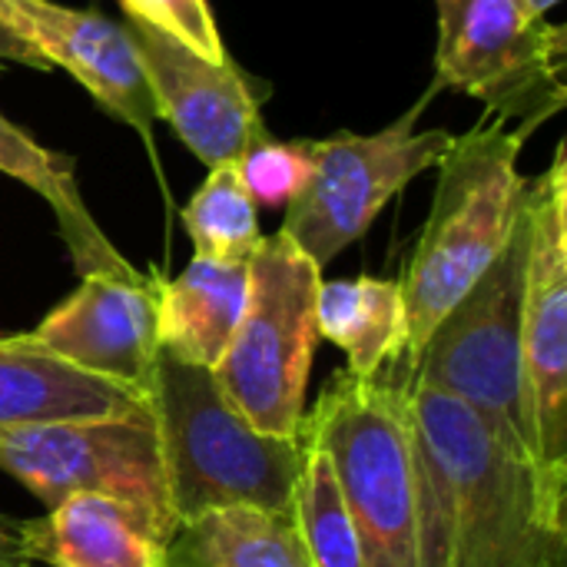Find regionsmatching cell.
Wrapping results in <instances>:
<instances>
[{
    "instance_id": "26",
    "label": "cell",
    "mask_w": 567,
    "mask_h": 567,
    "mask_svg": "<svg viewBox=\"0 0 567 567\" xmlns=\"http://www.w3.org/2000/svg\"><path fill=\"white\" fill-rule=\"evenodd\" d=\"M561 0H522V7L528 10V13H535V17H548V10L551 7H558Z\"/></svg>"
},
{
    "instance_id": "9",
    "label": "cell",
    "mask_w": 567,
    "mask_h": 567,
    "mask_svg": "<svg viewBox=\"0 0 567 567\" xmlns=\"http://www.w3.org/2000/svg\"><path fill=\"white\" fill-rule=\"evenodd\" d=\"M528 262L522 309V389L538 455V475L567 508V150L525 183Z\"/></svg>"
},
{
    "instance_id": "13",
    "label": "cell",
    "mask_w": 567,
    "mask_h": 567,
    "mask_svg": "<svg viewBox=\"0 0 567 567\" xmlns=\"http://www.w3.org/2000/svg\"><path fill=\"white\" fill-rule=\"evenodd\" d=\"M0 20L10 23L50 70H66L106 113L150 140L156 110L123 23L53 0H0Z\"/></svg>"
},
{
    "instance_id": "4",
    "label": "cell",
    "mask_w": 567,
    "mask_h": 567,
    "mask_svg": "<svg viewBox=\"0 0 567 567\" xmlns=\"http://www.w3.org/2000/svg\"><path fill=\"white\" fill-rule=\"evenodd\" d=\"M299 435L329 458L365 567H415V442L402 365L372 379L339 372Z\"/></svg>"
},
{
    "instance_id": "25",
    "label": "cell",
    "mask_w": 567,
    "mask_h": 567,
    "mask_svg": "<svg viewBox=\"0 0 567 567\" xmlns=\"http://www.w3.org/2000/svg\"><path fill=\"white\" fill-rule=\"evenodd\" d=\"M27 551V542H23V522H13L7 515H0V565L13 555Z\"/></svg>"
},
{
    "instance_id": "17",
    "label": "cell",
    "mask_w": 567,
    "mask_h": 567,
    "mask_svg": "<svg viewBox=\"0 0 567 567\" xmlns=\"http://www.w3.org/2000/svg\"><path fill=\"white\" fill-rule=\"evenodd\" d=\"M166 567H312L296 505H226L179 522L166 542Z\"/></svg>"
},
{
    "instance_id": "12",
    "label": "cell",
    "mask_w": 567,
    "mask_h": 567,
    "mask_svg": "<svg viewBox=\"0 0 567 567\" xmlns=\"http://www.w3.org/2000/svg\"><path fill=\"white\" fill-rule=\"evenodd\" d=\"M30 336L70 365L146 395L159 355V276H83Z\"/></svg>"
},
{
    "instance_id": "20",
    "label": "cell",
    "mask_w": 567,
    "mask_h": 567,
    "mask_svg": "<svg viewBox=\"0 0 567 567\" xmlns=\"http://www.w3.org/2000/svg\"><path fill=\"white\" fill-rule=\"evenodd\" d=\"M183 226L193 256L206 259H252L259 233V206L246 193L236 159L209 169L206 183L183 206Z\"/></svg>"
},
{
    "instance_id": "10",
    "label": "cell",
    "mask_w": 567,
    "mask_h": 567,
    "mask_svg": "<svg viewBox=\"0 0 567 567\" xmlns=\"http://www.w3.org/2000/svg\"><path fill=\"white\" fill-rule=\"evenodd\" d=\"M0 472L17 478L47 512L73 495H106L176 532L153 415L0 432Z\"/></svg>"
},
{
    "instance_id": "5",
    "label": "cell",
    "mask_w": 567,
    "mask_h": 567,
    "mask_svg": "<svg viewBox=\"0 0 567 567\" xmlns=\"http://www.w3.org/2000/svg\"><path fill=\"white\" fill-rule=\"evenodd\" d=\"M528 183V179H525ZM528 193L512 226L508 243L475 286L442 316L429 342L402 372L412 385L435 389L465 402L492 435L538 468L535 439L522 389V309L528 262Z\"/></svg>"
},
{
    "instance_id": "21",
    "label": "cell",
    "mask_w": 567,
    "mask_h": 567,
    "mask_svg": "<svg viewBox=\"0 0 567 567\" xmlns=\"http://www.w3.org/2000/svg\"><path fill=\"white\" fill-rule=\"evenodd\" d=\"M296 518L312 567H365L355 525L342 505L329 458L309 442H306V465L296 485Z\"/></svg>"
},
{
    "instance_id": "23",
    "label": "cell",
    "mask_w": 567,
    "mask_h": 567,
    "mask_svg": "<svg viewBox=\"0 0 567 567\" xmlns=\"http://www.w3.org/2000/svg\"><path fill=\"white\" fill-rule=\"evenodd\" d=\"M130 20L146 23L209 63H229L206 0H120Z\"/></svg>"
},
{
    "instance_id": "6",
    "label": "cell",
    "mask_w": 567,
    "mask_h": 567,
    "mask_svg": "<svg viewBox=\"0 0 567 567\" xmlns=\"http://www.w3.org/2000/svg\"><path fill=\"white\" fill-rule=\"evenodd\" d=\"M322 269L279 229L249 259V296L236 336L213 369L223 399L262 435L296 439L319 346Z\"/></svg>"
},
{
    "instance_id": "11",
    "label": "cell",
    "mask_w": 567,
    "mask_h": 567,
    "mask_svg": "<svg viewBox=\"0 0 567 567\" xmlns=\"http://www.w3.org/2000/svg\"><path fill=\"white\" fill-rule=\"evenodd\" d=\"M126 30L133 37L156 120H166L199 163L209 169L233 163L269 136L259 116L252 76H246L233 60L209 63L136 20H130Z\"/></svg>"
},
{
    "instance_id": "19",
    "label": "cell",
    "mask_w": 567,
    "mask_h": 567,
    "mask_svg": "<svg viewBox=\"0 0 567 567\" xmlns=\"http://www.w3.org/2000/svg\"><path fill=\"white\" fill-rule=\"evenodd\" d=\"M319 339L349 355L359 379L385 372L405 352V292L402 279H322L316 299Z\"/></svg>"
},
{
    "instance_id": "16",
    "label": "cell",
    "mask_w": 567,
    "mask_h": 567,
    "mask_svg": "<svg viewBox=\"0 0 567 567\" xmlns=\"http://www.w3.org/2000/svg\"><path fill=\"white\" fill-rule=\"evenodd\" d=\"M249 296V259H206L176 276H159V349L169 355L216 369L229 349Z\"/></svg>"
},
{
    "instance_id": "2",
    "label": "cell",
    "mask_w": 567,
    "mask_h": 567,
    "mask_svg": "<svg viewBox=\"0 0 567 567\" xmlns=\"http://www.w3.org/2000/svg\"><path fill=\"white\" fill-rule=\"evenodd\" d=\"M176 525L209 508H292L306 442L252 429L216 389L213 372L159 349L146 389Z\"/></svg>"
},
{
    "instance_id": "24",
    "label": "cell",
    "mask_w": 567,
    "mask_h": 567,
    "mask_svg": "<svg viewBox=\"0 0 567 567\" xmlns=\"http://www.w3.org/2000/svg\"><path fill=\"white\" fill-rule=\"evenodd\" d=\"M10 63H20V66H33V70H50V63L10 27L0 20V70L10 66Z\"/></svg>"
},
{
    "instance_id": "3",
    "label": "cell",
    "mask_w": 567,
    "mask_h": 567,
    "mask_svg": "<svg viewBox=\"0 0 567 567\" xmlns=\"http://www.w3.org/2000/svg\"><path fill=\"white\" fill-rule=\"evenodd\" d=\"M528 136L488 116L445 150L429 219L402 276L405 352L412 362L442 316L475 286L512 236L525 176L518 156Z\"/></svg>"
},
{
    "instance_id": "18",
    "label": "cell",
    "mask_w": 567,
    "mask_h": 567,
    "mask_svg": "<svg viewBox=\"0 0 567 567\" xmlns=\"http://www.w3.org/2000/svg\"><path fill=\"white\" fill-rule=\"evenodd\" d=\"M0 173L20 179L27 189H33L37 196L50 203L63 246L80 276H116V279L143 276L136 266L123 259V252L96 226L93 213L86 209L76 189L73 159L66 153L40 146L3 113H0Z\"/></svg>"
},
{
    "instance_id": "15",
    "label": "cell",
    "mask_w": 567,
    "mask_h": 567,
    "mask_svg": "<svg viewBox=\"0 0 567 567\" xmlns=\"http://www.w3.org/2000/svg\"><path fill=\"white\" fill-rule=\"evenodd\" d=\"M169 538L153 515L106 495H73L23 522L27 555L50 567H166Z\"/></svg>"
},
{
    "instance_id": "1",
    "label": "cell",
    "mask_w": 567,
    "mask_h": 567,
    "mask_svg": "<svg viewBox=\"0 0 567 567\" xmlns=\"http://www.w3.org/2000/svg\"><path fill=\"white\" fill-rule=\"evenodd\" d=\"M415 567H567V508L465 402L409 382Z\"/></svg>"
},
{
    "instance_id": "14",
    "label": "cell",
    "mask_w": 567,
    "mask_h": 567,
    "mask_svg": "<svg viewBox=\"0 0 567 567\" xmlns=\"http://www.w3.org/2000/svg\"><path fill=\"white\" fill-rule=\"evenodd\" d=\"M140 415H153L146 395L70 365L30 332L0 339V432Z\"/></svg>"
},
{
    "instance_id": "27",
    "label": "cell",
    "mask_w": 567,
    "mask_h": 567,
    "mask_svg": "<svg viewBox=\"0 0 567 567\" xmlns=\"http://www.w3.org/2000/svg\"><path fill=\"white\" fill-rule=\"evenodd\" d=\"M0 567H50V565H40V561H33L27 551H20V555H13V558H7Z\"/></svg>"
},
{
    "instance_id": "22",
    "label": "cell",
    "mask_w": 567,
    "mask_h": 567,
    "mask_svg": "<svg viewBox=\"0 0 567 567\" xmlns=\"http://www.w3.org/2000/svg\"><path fill=\"white\" fill-rule=\"evenodd\" d=\"M312 140H259L239 159V179L256 206H289L312 176Z\"/></svg>"
},
{
    "instance_id": "7",
    "label": "cell",
    "mask_w": 567,
    "mask_h": 567,
    "mask_svg": "<svg viewBox=\"0 0 567 567\" xmlns=\"http://www.w3.org/2000/svg\"><path fill=\"white\" fill-rule=\"evenodd\" d=\"M435 86L462 90L488 116L532 136L567 103V33L522 0H435Z\"/></svg>"
},
{
    "instance_id": "8",
    "label": "cell",
    "mask_w": 567,
    "mask_h": 567,
    "mask_svg": "<svg viewBox=\"0 0 567 567\" xmlns=\"http://www.w3.org/2000/svg\"><path fill=\"white\" fill-rule=\"evenodd\" d=\"M422 106L379 133L312 140V176L286 206L282 233L322 269L359 243L385 203L442 163L455 133L415 130Z\"/></svg>"
}]
</instances>
